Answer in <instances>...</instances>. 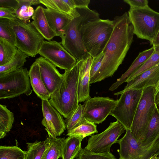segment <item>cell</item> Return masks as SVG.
Returning a JSON list of instances; mask_svg holds the SVG:
<instances>
[{
    "label": "cell",
    "instance_id": "cell-41",
    "mask_svg": "<svg viewBox=\"0 0 159 159\" xmlns=\"http://www.w3.org/2000/svg\"><path fill=\"white\" fill-rule=\"evenodd\" d=\"M20 3L25 4L29 6L40 3V0H17Z\"/></svg>",
    "mask_w": 159,
    "mask_h": 159
},
{
    "label": "cell",
    "instance_id": "cell-36",
    "mask_svg": "<svg viewBox=\"0 0 159 159\" xmlns=\"http://www.w3.org/2000/svg\"><path fill=\"white\" fill-rule=\"evenodd\" d=\"M19 4V8L15 11L17 18L25 22L29 21L34 14V8L25 4Z\"/></svg>",
    "mask_w": 159,
    "mask_h": 159
},
{
    "label": "cell",
    "instance_id": "cell-3",
    "mask_svg": "<svg viewBox=\"0 0 159 159\" xmlns=\"http://www.w3.org/2000/svg\"><path fill=\"white\" fill-rule=\"evenodd\" d=\"M76 9V13L67 26L60 43L78 62L84 60L89 55L81 38L82 27L89 22L100 18L99 13L90 9L89 7Z\"/></svg>",
    "mask_w": 159,
    "mask_h": 159
},
{
    "label": "cell",
    "instance_id": "cell-42",
    "mask_svg": "<svg viewBox=\"0 0 159 159\" xmlns=\"http://www.w3.org/2000/svg\"><path fill=\"white\" fill-rule=\"evenodd\" d=\"M150 43L153 47L159 46V30L154 40Z\"/></svg>",
    "mask_w": 159,
    "mask_h": 159
},
{
    "label": "cell",
    "instance_id": "cell-35",
    "mask_svg": "<svg viewBox=\"0 0 159 159\" xmlns=\"http://www.w3.org/2000/svg\"><path fill=\"white\" fill-rule=\"evenodd\" d=\"M75 159H117L110 152L96 153L81 148Z\"/></svg>",
    "mask_w": 159,
    "mask_h": 159
},
{
    "label": "cell",
    "instance_id": "cell-39",
    "mask_svg": "<svg viewBox=\"0 0 159 159\" xmlns=\"http://www.w3.org/2000/svg\"><path fill=\"white\" fill-rule=\"evenodd\" d=\"M124 1L129 5L130 8H143L148 6L147 0H124Z\"/></svg>",
    "mask_w": 159,
    "mask_h": 159
},
{
    "label": "cell",
    "instance_id": "cell-21",
    "mask_svg": "<svg viewBox=\"0 0 159 159\" xmlns=\"http://www.w3.org/2000/svg\"><path fill=\"white\" fill-rule=\"evenodd\" d=\"M31 18L34 26L46 39L50 41L56 36L49 26L43 7L39 6L36 7Z\"/></svg>",
    "mask_w": 159,
    "mask_h": 159
},
{
    "label": "cell",
    "instance_id": "cell-4",
    "mask_svg": "<svg viewBox=\"0 0 159 159\" xmlns=\"http://www.w3.org/2000/svg\"><path fill=\"white\" fill-rule=\"evenodd\" d=\"M113 21L99 19L88 22L81 28V36L84 47L92 58L102 53L112 33Z\"/></svg>",
    "mask_w": 159,
    "mask_h": 159
},
{
    "label": "cell",
    "instance_id": "cell-12",
    "mask_svg": "<svg viewBox=\"0 0 159 159\" xmlns=\"http://www.w3.org/2000/svg\"><path fill=\"white\" fill-rule=\"evenodd\" d=\"M125 130L123 126L118 121L111 122L103 132L91 136L84 149L96 153L110 152L111 146L116 143Z\"/></svg>",
    "mask_w": 159,
    "mask_h": 159
},
{
    "label": "cell",
    "instance_id": "cell-20",
    "mask_svg": "<svg viewBox=\"0 0 159 159\" xmlns=\"http://www.w3.org/2000/svg\"><path fill=\"white\" fill-rule=\"evenodd\" d=\"M31 85L37 95L42 100H49L51 95L47 90L41 78L38 63L35 61L29 71Z\"/></svg>",
    "mask_w": 159,
    "mask_h": 159
},
{
    "label": "cell",
    "instance_id": "cell-5",
    "mask_svg": "<svg viewBox=\"0 0 159 159\" xmlns=\"http://www.w3.org/2000/svg\"><path fill=\"white\" fill-rule=\"evenodd\" d=\"M156 106L154 87L150 86L145 88L130 130L131 135L140 144L144 140L148 124Z\"/></svg>",
    "mask_w": 159,
    "mask_h": 159
},
{
    "label": "cell",
    "instance_id": "cell-8",
    "mask_svg": "<svg viewBox=\"0 0 159 159\" xmlns=\"http://www.w3.org/2000/svg\"><path fill=\"white\" fill-rule=\"evenodd\" d=\"M31 89L29 71L26 68L0 77V99L13 98L23 94L30 95Z\"/></svg>",
    "mask_w": 159,
    "mask_h": 159
},
{
    "label": "cell",
    "instance_id": "cell-16",
    "mask_svg": "<svg viewBox=\"0 0 159 159\" xmlns=\"http://www.w3.org/2000/svg\"><path fill=\"white\" fill-rule=\"evenodd\" d=\"M159 81V63L127 82L124 90L115 93L114 95H120L122 92L129 90H143L150 86L155 87Z\"/></svg>",
    "mask_w": 159,
    "mask_h": 159
},
{
    "label": "cell",
    "instance_id": "cell-17",
    "mask_svg": "<svg viewBox=\"0 0 159 159\" xmlns=\"http://www.w3.org/2000/svg\"><path fill=\"white\" fill-rule=\"evenodd\" d=\"M92 57L89 55L84 60L80 61V72L78 83L79 102H84L90 96V70Z\"/></svg>",
    "mask_w": 159,
    "mask_h": 159
},
{
    "label": "cell",
    "instance_id": "cell-22",
    "mask_svg": "<svg viewBox=\"0 0 159 159\" xmlns=\"http://www.w3.org/2000/svg\"><path fill=\"white\" fill-rule=\"evenodd\" d=\"M47 8L74 17L78 7L77 0H40Z\"/></svg>",
    "mask_w": 159,
    "mask_h": 159
},
{
    "label": "cell",
    "instance_id": "cell-28",
    "mask_svg": "<svg viewBox=\"0 0 159 159\" xmlns=\"http://www.w3.org/2000/svg\"><path fill=\"white\" fill-rule=\"evenodd\" d=\"M48 138V145L42 159H58L61 157L62 143L65 139Z\"/></svg>",
    "mask_w": 159,
    "mask_h": 159
},
{
    "label": "cell",
    "instance_id": "cell-9",
    "mask_svg": "<svg viewBox=\"0 0 159 159\" xmlns=\"http://www.w3.org/2000/svg\"><path fill=\"white\" fill-rule=\"evenodd\" d=\"M143 90H129L122 92L110 115L115 117L125 130H130Z\"/></svg>",
    "mask_w": 159,
    "mask_h": 159
},
{
    "label": "cell",
    "instance_id": "cell-38",
    "mask_svg": "<svg viewBox=\"0 0 159 159\" xmlns=\"http://www.w3.org/2000/svg\"><path fill=\"white\" fill-rule=\"evenodd\" d=\"M17 18L15 11L9 8L0 7V19L13 20Z\"/></svg>",
    "mask_w": 159,
    "mask_h": 159
},
{
    "label": "cell",
    "instance_id": "cell-24",
    "mask_svg": "<svg viewBox=\"0 0 159 159\" xmlns=\"http://www.w3.org/2000/svg\"><path fill=\"white\" fill-rule=\"evenodd\" d=\"M159 139V110L155 107L148 124L144 140L140 144L143 146L149 145Z\"/></svg>",
    "mask_w": 159,
    "mask_h": 159
},
{
    "label": "cell",
    "instance_id": "cell-25",
    "mask_svg": "<svg viewBox=\"0 0 159 159\" xmlns=\"http://www.w3.org/2000/svg\"><path fill=\"white\" fill-rule=\"evenodd\" d=\"M29 56L18 49L13 58L8 63L0 66V77L16 71L24 65Z\"/></svg>",
    "mask_w": 159,
    "mask_h": 159
},
{
    "label": "cell",
    "instance_id": "cell-43",
    "mask_svg": "<svg viewBox=\"0 0 159 159\" xmlns=\"http://www.w3.org/2000/svg\"><path fill=\"white\" fill-rule=\"evenodd\" d=\"M155 99L157 106L159 107V91L155 96Z\"/></svg>",
    "mask_w": 159,
    "mask_h": 159
},
{
    "label": "cell",
    "instance_id": "cell-14",
    "mask_svg": "<svg viewBox=\"0 0 159 159\" xmlns=\"http://www.w3.org/2000/svg\"><path fill=\"white\" fill-rule=\"evenodd\" d=\"M42 107L43 118L41 123L45 127L48 137L55 138L60 136L66 129L62 116L48 100H42Z\"/></svg>",
    "mask_w": 159,
    "mask_h": 159
},
{
    "label": "cell",
    "instance_id": "cell-46",
    "mask_svg": "<svg viewBox=\"0 0 159 159\" xmlns=\"http://www.w3.org/2000/svg\"><path fill=\"white\" fill-rule=\"evenodd\" d=\"M158 107V109L159 110V107Z\"/></svg>",
    "mask_w": 159,
    "mask_h": 159
},
{
    "label": "cell",
    "instance_id": "cell-11",
    "mask_svg": "<svg viewBox=\"0 0 159 159\" xmlns=\"http://www.w3.org/2000/svg\"><path fill=\"white\" fill-rule=\"evenodd\" d=\"M38 54L56 67L67 71L77 63L76 59L56 41L44 40Z\"/></svg>",
    "mask_w": 159,
    "mask_h": 159
},
{
    "label": "cell",
    "instance_id": "cell-1",
    "mask_svg": "<svg viewBox=\"0 0 159 159\" xmlns=\"http://www.w3.org/2000/svg\"><path fill=\"white\" fill-rule=\"evenodd\" d=\"M113 20V30L102 52L104 55L101 66L90 79V84L112 76L122 64L133 41V29L128 12L115 17Z\"/></svg>",
    "mask_w": 159,
    "mask_h": 159
},
{
    "label": "cell",
    "instance_id": "cell-26",
    "mask_svg": "<svg viewBox=\"0 0 159 159\" xmlns=\"http://www.w3.org/2000/svg\"><path fill=\"white\" fill-rule=\"evenodd\" d=\"M13 113L5 105H0V139L4 138L12 127Z\"/></svg>",
    "mask_w": 159,
    "mask_h": 159
},
{
    "label": "cell",
    "instance_id": "cell-45",
    "mask_svg": "<svg viewBox=\"0 0 159 159\" xmlns=\"http://www.w3.org/2000/svg\"><path fill=\"white\" fill-rule=\"evenodd\" d=\"M155 88V96L159 91V81Z\"/></svg>",
    "mask_w": 159,
    "mask_h": 159
},
{
    "label": "cell",
    "instance_id": "cell-2",
    "mask_svg": "<svg viewBox=\"0 0 159 159\" xmlns=\"http://www.w3.org/2000/svg\"><path fill=\"white\" fill-rule=\"evenodd\" d=\"M80 61L63 74V80L59 87L51 95L50 104L65 118L77 108L79 102L78 83Z\"/></svg>",
    "mask_w": 159,
    "mask_h": 159
},
{
    "label": "cell",
    "instance_id": "cell-15",
    "mask_svg": "<svg viewBox=\"0 0 159 159\" xmlns=\"http://www.w3.org/2000/svg\"><path fill=\"white\" fill-rule=\"evenodd\" d=\"M35 61L39 65L41 76L44 84L51 95L62 82L63 74H60L53 64L42 57L37 58Z\"/></svg>",
    "mask_w": 159,
    "mask_h": 159
},
{
    "label": "cell",
    "instance_id": "cell-7",
    "mask_svg": "<svg viewBox=\"0 0 159 159\" xmlns=\"http://www.w3.org/2000/svg\"><path fill=\"white\" fill-rule=\"evenodd\" d=\"M16 36L15 46L28 56L35 57L44 38L32 22H25L18 18L10 20Z\"/></svg>",
    "mask_w": 159,
    "mask_h": 159
},
{
    "label": "cell",
    "instance_id": "cell-34",
    "mask_svg": "<svg viewBox=\"0 0 159 159\" xmlns=\"http://www.w3.org/2000/svg\"><path fill=\"white\" fill-rule=\"evenodd\" d=\"M153 47L155 49L152 54L141 67L127 79L126 82L130 81L145 71L151 68L159 63V46Z\"/></svg>",
    "mask_w": 159,
    "mask_h": 159
},
{
    "label": "cell",
    "instance_id": "cell-19",
    "mask_svg": "<svg viewBox=\"0 0 159 159\" xmlns=\"http://www.w3.org/2000/svg\"><path fill=\"white\" fill-rule=\"evenodd\" d=\"M154 49V47L152 46L140 52L127 71L111 85L109 90L114 91L122 84L126 82L127 79L137 71L151 56Z\"/></svg>",
    "mask_w": 159,
    "mask_h": 159
},
{
    "label": "cell",
    "instance_id": "cell-33",
    "mask_svg": "<svg viewBox=\"0 0 159 159\" xmlns=\"http://www.w3.org/2000/svg\"><path fill=\"white\" fill-rule=\"evenodd\" d=\"M0 38L15 45L16 36L10 20L0 19Z\"/></svg>",
    "mask_w": 159,
    "mask_h": 159
},
{
    "label": "cell",
    "instance_id": "cell-6",
    "mask_svg": "<svg viewBox=\"0 0 159 159\" xmlns=\"http://www.w3.org/2000/svg\"><path fill=\"white\" fill-rule=\"evenodd\" d=\"M128 13L134 34L151 42L159 30V12L148 6L141 8H130Z\"/></svg>",
    "mask_w": 159,
    "mask_h": 159
},
{
    "label": "cell",
    "instance_id": "cell-23",
    "mask_svg": "<svg viewBox=\"0 0 159 159\" xmlns=\"http://www.w3.org/2000/svg\"><path fill=\"white\" fill-rule=\"evenodd\" d=\"M84 138L77 136H68L63 141L62 145V159H74L81 149V143Z\"/></svg>",
    "mask_w": 159,
    "mask_h": 159
},
{
    "label": "cell",
    "instance_id": "cell-13",
    "mask_svg": "<svg viewBox=\"0 0 159 159\" xmlns=\"http://www.w3.org/2000/svg\"><path fill=\"white\" fill-rule=\"evenodd\" d=\"M117 100L109 97H90L83 105L84 114L88 121L99 124L105 120L117 104Z\"/></svg>",
    "mask_w": 159,
    "mask_h": 159
},
{
    "label": "cell",
    "instance_id": "cell-37",
    "mask_svg": "<svg viewBox=\"0 0 159 159\" xmlns=\"http://www.w3.org/2000/svg\"><path fill=\"white\" fill-rule=\"evenodd\" d=\"M104 53L102 52L96 57L92 58L90 70V79L92 78L100 67Z\"/></svg>",
    "mask_w": 159,
    "mask_h": 159
},
{
    "label": "cell",
    "instance_id": "cell-44",
    "mask_svg": "<svg viewBox=\"0 0 159 159\" xmlns=\"http://www.w3.org/2000/svg\"><path fill=\"white\" fill-rule=\"evenodd\" d=\"M149 159H159V151L154 154Z\"/></svg>",
    "mask_w": 159,
    "mask_h": 159
},
{
    "label": "cell",
    "instance_id": "cell-30",
    "mask_svg": "<svg viewBox=\"0 0 159 159\" xmlns=\"http://www.w3.org/2000/svg\"><path fill=\"white\" fill-rule=\"evenodd\" d=\"M17 50L15 45L0 38V66L10 61Z\"/></svg>",
    "mask_w": 159,
    "mask_h": 159
},
{
    "label": "cell",
    "instance_id": "cell-10",
    "mask_svg": "<svg viewBox=\"0 0 159 159\" xmlns=\"http://www.w3.org/2000/svg\"><path fill=\"white\" fill-rule=\"evenodd\" d=\"M125 131L123 137L116 142L120 146L119 159H149L159 151V139L149 145L143 146L132 136L130 130Z\"/></svg>",
    "mask_w": 159,
    "mask_h": 159
},
{
    "label": "cell",
    "instance_id": "cell-18",
    "mask_svg": "<svg viewBox=\"0 0 159 159\" xmlns=\"http://www.w3.org/2000/svg\"><path fill=\"white\" fill-rule=\"evenodd\" d=\"M44 11L50 27L62 39L67 26L74 17L50 8H44Z\"/></svg>",
    "mask_w": 159,
    "mask_h": 159
},
{
    "label": "cell",
    "instance_id": "cell-27",
    "mask_svg": "<svg viewBox=\"0 0 159 159\" xmlns=\"http://www.w3.org/2000/svg\"><path fill=\"white\" fill-rule=\"evenodd\" d=\"M48 143V137L44 141L26 143L27 149L25 151V159H42Z\"/></svg>",
    "mask_w": 159,
    "mask_h": 159
},
{
    "label": "cell",
    "instance_id": "cell-31",
    "mask_svg": "<svg viewBox=\"0 0 159 159\" xmlns=\"http://www.w3.org/2000/svg\"><path fill=\"white\" fill-rule=\"evenodd\" d=\"M98 132L97 125L87 120L74 129L67 131L66 135L68 136H77L84 138L87 136H91Z\"/></svg>",
    "mask_w": 159,
    "mask_h": 159
},
{
    "label": "cell",
    "instance_id": "cell-32",
    "mask_svg": "<svg viewBox=\"0 0 159 159\" xmlns=\"http://www.w3.org/2000/svg\"><path fill=\"white\" fill-rule=\"evenodd\" d=\"M25 152L17 146H1L0 159H25Z\"/></svg>",
    "mask_w": 159,
    "mask_h": 159
},
{
    "label": "cell",
    "instance_id": "cell-29",
    "mask_svg": "<svg viewBox=\"0 0 159 159\" xmlns=\"http://www.w3.org/2000/svg\"><path fill=\"white\" fill-rule=\"evenodd\" d=\"M87 120L84 116V106L80 103L76 110L65 120L66 128L67 131L72 130Z\"/></svg>",
    "mask_w": 159,
    "mask_h": 159
},
{
    "label": "cell",
    "instance_id": "cell-40",
    "mask_svg": "<svg viewBox=\"0 0 159 159\" xmlns=\"http://www.w3.org/2000/svg\"><path fill=\"white\" fill-rule=\"evenodd\" d=\"M19 7L17 0H0V7L11 8L15 11Z\"/></svg>",
    "mask_w": 159,
    "mask_h": 159
}]
</instances>
